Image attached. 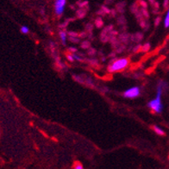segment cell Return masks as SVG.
<instances>
[{"mask_svg": "<svg viewBox=\"0 0 169 169\" xmlns=\"http://www.w3.org/2000/svg\"><path fill=\"white\" fill-rule=\"evenodd\" d=\"M92 28H93V26H92V23H87V24H86V26H85V29H86V30L89 32V34H90V33H92Z\"/></svg>", "mask_w": 169, "mask_h": 169, "instance_id": "cell-19", "label": "cell"}, {"mask_svg": "<svg viewBox=\"0 0 169 169\" xmlns=\"http://www.w3.org/2000/svg\"><path fill=\"white\" fill-rule=\"evenodd\" d=\"M129 35H128V34H126V33H123V34L120 35L119 42H124V43H126L127 41H128V39H129Z\"/></svg>", "mask_w": 169, "mask_h": 169, "instance_id": "cell-8", "label": "cell"}, {"mask_svg": "<svg viewBox=\"0 0 169 169\" xmlns=\"http://www.w3.org/2000/svg\"><path fill=\"white\" fill-rule=\"evenodd\" d=\"M140 3V4H141V6L143 7V9H146V8L148 7V4L144 2V1H141V2H139Z\"/></svg>", "mask_w": 169, "mask_h": 169, "instance_id": "cell-27", "label": "cell"}, {"mask_svg": "<svg viewBox=\"0 0 169 169\" xmlns=\"http://www.w3.org/2000/svg\"><path fill=\"white\" fill-rule=\"evenodd\" d=\"M152 129L155 130V132L157 133L158 135H165V132L162 130V129H160L159 127L157 126H152Z\"/></svg>", "mask_w": 169, "mask_h": 169, "instance_id": "cell-10", "label": "cell"}, {"mask_svg": "<svg viewBox=\"0 0 169 169\" xmlns=\"http://www.w3.org/2000/svg\"><path fill=\"white\" fill-rule=\"evenodd\" d=\"M68 35L70 37H78L79 38V33L77 32H68Z\"/></svg>", "mask_w": 169, "mask_h": 169, "instance_id": "cell-24", "label": "cell"}, {"mask_svg": "<svg viewBox=\"0 0 169 169\" xmlns=\"http://www.w3.org/2000/svg\"><path fill=\"white\" fill-rule=\"evenodd\" d=\"M139 95H140V89L138 87H132L123 93V96L127 99H134L138 97Z\"/></svg>", "mask_w": 169, "mask_h": 169, "instance_id": "cell-3", "label": "cell"}, {"mask_svg": "<svg viewBox=\"0 0 169 169\" xmlns=\"http://www.w3.org/2000/svg\"><path fill=\"white\" fill-rule=\"evenodd\" d=\"M90 46H91V44H90V42H87V41H85V42H83L81 43V48L82 49H89L90 48Z\"/></svg>", "mask_w": 169, "mask_h": 169, "instance_id": "cell-14", "label": "cell"}, {"mask_svg": "<svg viewBox=\"0 0 169 169\" xmlns=\"http://www.w3.org/2000/svg\"><path fill=\"white\" fill-rule=\"evenodd\" d=\"M95 24H96V27H97V28H101V27H103L104 22L102 20V18H101V17H98V18L95 20Z\"/></svg>", "mask_w": 169, "mask_h": 169, "instance_id": "cell-9", "label": "cell"}, {"mask_svg": "<svg viewBox=\"0 0 169 169\" xmlns=\"http://www.w3.org/2000/svg\"><path fill=\"white\" fill-rule=\"evenodd\" d=\"M73 169H84L82 164L79 162H75L73 164Z\"/></svg>", "mask_w": 169, "mask_h": 169, "instance_id": "cell-13", "label": "cell"}, {"mask_svg": "<svg viewBox=\"0 0 169 169\" xmlns=\"http://www.w3.org/2000/svg\"><path fill=\"white\" fill-rule=\"evenodd\" d=\"M131 39L136 42H140L141 39H142V35H141V33H136V34H135V35H132Z\"/></svg>", "mask_w": 169, "mask_h": 169, "instance_id": "cell-7", "label": "cell"}, {"mask_svg": "<svg viewBox=\"0 0 169 169\" xmlns=\"http://www.w3.org/2000/svg\"><path fill=\"white\" fill-rule=\"evenodd\" d=\"M141 48H142V46H141V44H138V45H136L135 47L134 48V52L135 53H138V52H140L141 50Z\"/></svg>", "mask_w": 169, "mask_h": 169, "instance_id": "cell-21", "label": "cell"}, {"mask_svg": "<svg viewBox=\"0 0 169 169\" xmlns=\"http://www.w3.org/2000/svg\"><path fill=\"white\" fill-rule=\"evenodd\" d=\"M68 51L71 52V53H72V52H73V53H75V52H77V49H75V48H69V49H68Z\"/></svg>", "mask_w": 169, "mask_h": 169, "instance_id": "cell-31", "label": "cell"}, {"mask_svg": "<svg viewBox=\"0 0 169 169\" xmlns=\"http://www.w3.org/2000/svg\"><path fill=\"white\" fill-rule=\"evenodd\" d=\"M162 86L159 85L158 90H157V95L156 98L154 100L150 101L148 104V106L151 108L154 111L157 113H160L162 111L163 106L162 104Z\"/></svg>", "mask_w": 169, "mask_h": 169, "instance_id": "cell-2", "label": "cell"}, {"mask_svg": "<svg viewBox=\"0 0 169 169\" xmlns=\"http://www.w3.org/2000/svg\"><path fill=\"white\" fill-rule=\"evenodd\" d=\"M125 49V47L123 45V46H121V47H119L118 49H117V53H121V52H123V50Z\"/></svg>", "mask_w": 169, "mask_h": 169, "instance_id": "cell-28", "label": "cell"}, {"mask_svg": "<svg viewBox=\"0 0 169 169\" xmlns=\"http://www.w3.org/2000/svg\"><path fill=\"white\" fill-rule=\"evenodd\" d=\"M124 7H125V3L124 2H122V3H119V4H117V10L120 12V13H123V11H124Z\"/></svg>", "mask_w": 169, "mask_h": 169, "instance_id": "cell-6", "label": "cell"}, {"mask_svg": "<svg viewBox=\"0 0 169 169\" xmlns=\"http://www.w3.org/2000/svg\"><path fill=\"white\" fill-rule=\"evenodd\" d=\"M130 9H131V11L133 12V13H136V12H138L139 10H138V5H137V4H132L131 5V7H130Z\"/></svg>", "mask_w": 169, "mask_h": 169, "instance_id": "cell-16", "label": "cell"}, {"mask_svg": "<svg viewBox=\"0 0 169 169\" xmlns=\"http://www.w3.org/2000/svg\"><path fill=\"white\" fill-rule=\"evenodd\" d=\"M60 36H61V39L62 41V43L63 45H66V37H67V33L64 31V30H61L60 32Z\"/></svg>", "mask_w": 169, "mask_h": 169, "instance_id": "cell-11", "label": "cell"}, {"mask_svg": "<svg viewBox=\"0 0 169 169\" xmlns=\"http://www.w3.org/2000/svg\"><path fill=\"white\" fill-rule=\"evenodd\" d=\"M67 59L70 61H73V55H67Z\"/></svg>", "mask_w": 169, "mask_h": 169, "instance_id": "cell-32", "label": "cell"}, {"mask_svg": "<svg viewBox=\"0 0 169 169\" xmlns=\"http://www.w3.org/2000/svg\"><path fill=\"white\" fill-rule=\"evenodd\" d=\"M66 3L67 2L64 1V0H60V1H56L55 2V13H56V15L61 16V15L63 13L64 6H65Z\"/></svg>", "mask_w": 169, "mask_h": 169, "instance_id": "cell-4", "label": "cell"}, {"mask_svg": "<svg viewBox=\"0 0 169 169\" xmlns=\"http://www.w3.org/2000/svg\"><path fill=\"white\" fill-rule=\"evenodd\" d=\"M89 63L91 64L92 66H93V67H97V66L99 65L98 61H97V60H94V59H92L91 61H89Z\"/></svg>", "mask_w": 169, "mask_h": 169, "instance_id": "cell-22", "label": "cell"}, {"mask_svg": "<svg viewBox=\"0 0 169 169\" xmlns=\"http://www.w3.org/2000/svg\"><path fill=\"white\" fill-rule=\"evenodd\" d=\"M86 32H82V33H79V37H80V38H84V37H85L86 36Z\"/></svg>", "mask_w": 169, "mask_h": 169, "instance_id": "cell-29", "label": "cell"}, {"mask_svg": "<svg viewBox=\"0 0 169 169\" xmlns=\"http://www.w3.org/2000/svg\"><path fill=\"white\" fill-rule=\"evenodd\" d=\"M129 64V59H127V58H123V59H120V60L113 59L110 63V66L108 67V71L110 73H115V72H117V71H122L123 70L125 67H127V66Z\"/></svg>", "mask_w": 169, "mask_h": 169, "instance_id": "cell-1", "label": "cell"}, {"mask_svg": "<svg viewBox=\"0 0 169 169\" xmlns=\"http://www.w3.org/2000/svg\"><path fill=\"white\" fill-rule=\"evenodd\" d=\"M21 32L22 34H28V28L27 26H22L21 27Z\"/></svg>", "mask_w": 169, "mask_h": 169, "instance_id": "cell-20", "label": "cell"}, {"mask_svg": "<svg viewBox=\"0 0 169 169\" xmlns=\"http://www.w3.org/2000/svg\"><path fill=\"white\" fill-rule=\"evenodd\" d=\"M160 22H161V17H160V16H158V17H157V18L155 19V25H156V26H157V25H159Z\"/></svg>", "mask_w": 169, "mask_h": 169, "instance_id": "cell-30", "label": "cell"}, {"mask_svg": "<svg viewBox=\"0 0 169 169\" xmlns=\"http://www.w3.org/2000/svg\"><path fill=\"white\" fill-rule=\"evenodd\" d=\"M141 14H142V16H144L145 17H148V10H146V9H141Z\"/></svg>", "mask_w": 169, "mask_h": 169, "instance_id": "cell-23", "label": "cell"}, {"mask_svg": "<svg viewBox=\"0 0 169 169\" xmlns=\"http://www.w3.org/2000/svg\"><path fill=\"white\" fill-rule=\"evenodd\" d=\"M110 40V36L105 34V33H101V41L103 42H106L107 41H109Z\"/></svg>", "mask_w": 169, "mask_h": 169, "instance_id": "cell-12", "label": "cell"}, {"mask_svg": "<svg viewBox=\"0 0 169 169\" xmlns=\"http://www.w3.org/2000/svg\"><path fill=\"white\" fill-rule=\"evenodd\" d=\"M95 53H96V50L94 49H90L89 51H88V55H94Z\"/></svg>", "mask_w": 169, "mask_h": 169, "instance_id": "cell-26", "label": "cell"}, {"mask_svg": "<svg viewBox=\"0 0 169 169\" xmlns=\"http://www.w3.org/2000/svg\"><path fill=\"white\" fill-rule=\"evenodd\" d=\"M150 49V44L149 43H146V44H144L143 46H142V48H141V51L142 52H148V50Z\"/></svg>", "mask_w": 169, "mask_h": 169, "instance_id": "cell-17", "label": "cell"}, {"mask_svg": "<svg viewBox=\"0 0 169 169\" xmlns=\"http://www.w3.org/2000/svg\"><path fill=\"white\" fill-rule=\"evenodd\" d=\"M69 40H70L71 42H74V43H78L79 41L78 37H69Z\"/></svg>", "mask_w": 169, "mask_h": 169, "instance_id": "cell-25", "label": "cell"}, {"mask_svg": "<svg viewBox=\"0 0 169 169\" xmlns=\"http://www.w3.org/2000/svg\"><path fill=\"white\" fill-rule=\"evenodd\" d=\"M168 158H169V156H168Z\"/></svg>", "mask_w": 169, "mask_h": 169, "instance_id": "cell-33", "label": "cell"}, {"mask_svg": "<svg viewBox=\"0 0 169 169\" xmlns=\"http://www.w3.org/2000/svg\"><path fill=\"white\" fill-rule=\"evenodd\" d=\"M117 22H118V24H119V25L125 24V23H126V20H125V18H124L123 16H121L119 18L117 19Z\"/></svg>", "mask_w": 169, "mask_h": 169, "instance_id": "cell-18", "label": "cell"}, {"mask_svg": "<svg viewBox=\"0 0 169 169\" xmlns=\"http://www.w3.org/2000/svg\"><path fill=\"white\" fill-rule=\"evenodd\" d=\"M164 23H165V27L166 28H168L169 27V9L168 10V13L166 15V18H165V22H164Z\"/></svg>", "mask_w": 169, "mask_h": 169, "instance_id": "cell-15", "label": "cell"}, {"mask_svg": "<svg viewBox=\"0 0 169 169\" xmlns=\"http://www.w3.org/2000/svg\"><path fill=\"white\" fill-rule=\"evenodd\" d=\"M85 14H86V10H85V8L79 9V10H78L77 12H76L77 17H79V18H82V17H84V16H85Z\"/></svg>", "mask_w": 169, "mask_h": 169, "instance_id": "cell-5", "label": "cell"}]
</instances>
